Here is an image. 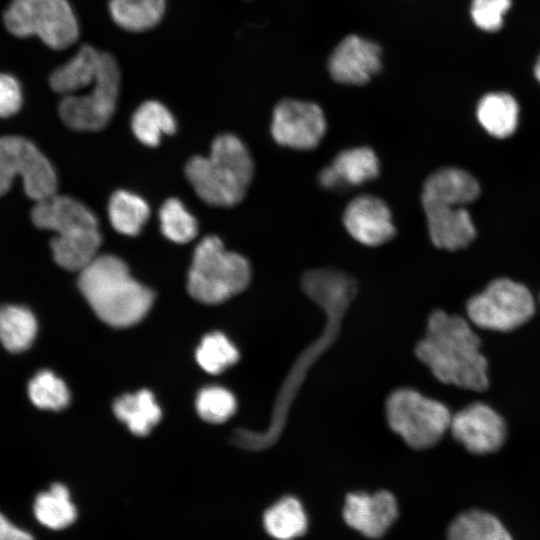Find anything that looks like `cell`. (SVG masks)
<instances>
[{
    "mask_svg": "<svg viewBox=\"0 0 540 540\" xmlns=\"http://www.w3.org/2000/svg\"><path fill=\"white\" fill-rule=\"evenodd\" d=\"M166 9V0H109L113 22L128 32H144L157 26Z\"/></svg>",
    "mask_w": 540,
    "mask_h": 540,
    "instance_id": "7402d4cb",
    "label": "cell"
},
{
    "mask_svg": "<svg viewBox=\"0 0 540 540\" xmlns=\"http://www.w3.org/2000/svg\"><path fill=\"white\" fill-rule=\"evenodd\" d=\"M250 280L248 260L227 251L221 239L211 235L198 243L188 274V291L195 300L222 303L245 290Z\"/></svg>",
    "mask_w": 540,
    "mask_h": 540,
    "instance_id": "8992f818",
    "label": "cell"
},
{
    "mask_svg": "<svg viewBox=\"0 0 540 540\" xmlns=\"http://www.w3.org/2000/svg\"><path fill=\"white\" fill-rule=\"evenodd\" d=\"M16 177L22 178L25 193L36 202L56 194L57 175L43 153L23 137H0V196Z\"/></svg>",
    "mask_w": 540,
    "mask_h": 540,
    "instance_id": "8fae6325",
    "label": "cell"
},
{
    "mask_svg": "<svg viewBox=\"0 0 540 540\" xmlns=\"http://www.w3.org/2000/svg\"><path fill=\"white\" fill-rule=\"evenodd\" d=\"M31 218L38 228L56 233L51 250L62 268L80 272L98 255L102 242L98 220L81 202L54 194L36 202Z\"/></svg>",
    "mask_w": 540,
    "mask_h": 540,
    "instance_id": "277c9868",
    "label": "cell"
},
{
    "mask_svg": "<svg viewBox=\"0 0 540 540\" xmlns=\"http://www.w3.org/2000/svg\"><path fill=\"white\" fill-rule=\"evenodd\" d=\"M301 289L326 315L323 334L299 354L276 397L269 427L263 432L237 429L232 442L240 448L262 450L271 447L285 428L290 407L308 369L331 346L340 331L343 316L358 290L357 281L333 267L306 271Z\"/></svg>",
    "mask_w": 540,
    "mask_h": 540,
    "instance_id": "6da1fadb",
    "label": "cell"
},
{
    "mask_svg": "<svg viewBox=\"0 0 540 540\" xmlns=\"http://www.w3.org/2000/svg\"><path fill=\"white\" fill-rule=\"evenodd\" d=\"M381 47L358 35H349L335 47L328 61L331 77L346 85H363L382 67Z\"/></svg>",
    "mask_w": 540,
    "mask_h": 540,
    "instance_id": "9a60e30c",
    "label": "cell"
},
{
    "mask_svg": "<svg viewBox=\"0 0 540 540\" xmlns=\"http://www.w3.org/2000/svg\"><path fill=\"white\" fill-rule=\"evenodd\" d=\"M447 540H513L494 515L478 509L458 515L450 524Z\"/></svg>",
    "mask_w": 540,
    "mask_h": 540,
    "instance_id": "4316f807",
    "label": "cell"
},
{
    "mask_svg": "<svg viewBox=\"0 0 540 540\" xmlns=\"http://www.w3.org/2000/svg\"><path fill=\"white\" fill-rule=\"evenodd\" d=\"M0 540H33L28 532L12 524L0 513Z\"/></svg>",
    "mask_w": 540,
    "mask_h": 540,
    "instance_id": "d590c367",
    "label": "cell"
},
{
    "mask_svg": "<svg viewBox=\"0 0 540 540\" xmlns=\"http://www.w3.org/2000/svg\"><path fill=\"white\" fill-rule=\"evenodd\" d=\"M103 54L104 51L89 44L82 45L71 59L51 73V88L64 96L86 88L96 79Z\"/></svg>",
    "mask_w": 540,
    "mask_h": 540,
    "instance_id": "ffe728a7",
    "label": "cell"
},
{
    "mask_svg": "<svg viewBox=\"0 0 540 540\" xmlns=\"http://www.w3.org/2000/svg\"><path fill=\"white\" fill-rule=\"evenodd\" d=\"M185 172L204 202L231 207L244 198L253 178L254 165L242 140L226 133L214 139L208 156L191 158Z\"/></svg>",
    "mask_w": 540,
    "mask_h": 540,
    "instance_id": "5b68a950",
    "label": "cell"
},
{
    "mask_svg": "<svg viewBox=\"0 0 540 540\" xmlns=\"http://www.w3.org/2000/svg\"><path fill=\"white\" fill-rule=\"evenodd\" d=\"M327 130L322 108L311 101L283 99L272 113L270 126L274 141L294 150L316 148Z\"/></svg>",
    "mask_w": 540,
    "mask_h": 540,
    "instance_id": "7c38bea8",
    "label": "cell"
},
{
    "mask_svg": "<svg viewBox=\"0 0 540 540\" xmlns=\"http://www.w3.org/2000/svg\"><path fill=\"white\" fill-rule=\"evenodd\" d=\"M78 286L95 314L118 328L141 321L154 300L152 291L136 281L125 262L113 255H97L80 271Z\"/></svg>",
    "mask_w": 540,
    "mask_h": 540,
    "instance_id": "3957f363",
    "label": "cell"
},
{
    "mask_svg": "<svg viewBox=\"0 0 540 540\" xmlns=\"http://www.w3.org/2000/svg\"><path fill=\"white\" fill-rule=\"evenodd\" d=\"M113 410L117 418L138 436L149 434L161 419L160 407L148 390L123 395L115 400Z\"/></svg>",
    "mask_w": 540,
    "mask_h": 540,
    "instance_id": "cb8c5ba5",
    "label": "cell"
},
{
    "mask_svg": "<svg viewBox=\"0 0 540 540\" xmlns=\"http://www.w3.org/2000/svg\"><path fill=\"white\" fill-rule=\"evenodd\" d=\"M534 74H535L536 79L540 82V55L534 67Z\"/></svg>",
    "mask_w": 540,
    "mask_h": 540,
    "instance_id": "8d00e7d4",
    "label": "cell"
},
{
    "mask_svg": "<svg viewBox=\"0 0 540 540\" xmlns=\"http://www.w3.org/2000/svg\"><path fill=\"white\" fill-rule=\"evenodd\" d=\"M380 161L368 146L353 147L339 152L329 166L318 174L319 184L328 190L355 187L376 179Z\"/></svg>",
    "mask_w": 540,
    "mask_h": 540,
    "instance_id": "e0dca14e",
    "label": "cell"
},
{
    "mask_svg": "<svg viewBox=\"0 0 540 540\" xmlns=\"http://www.w3.org/2000/svg\"><path fill=\"white\" fill-rule=\"evenodd\" d=\"M267 533L277 540H292L307 530V515L301 502L294 496H284L263 515Z\"/></svg>",
    "mask_w": 540,
    "mask_h": 540,
    "instance_id": "d4e9b609",
    "label": "cell"
},
{
    "mask_svg": "<svg viewBox=\"0 0 540 540\" xmlns=\"http://www.w3.org/2000/svg\"><path fill=\"white\" fill-rule=\"evenodd\" d=\"M4 22L11 34L36 35L55 50L71 46L79 37V24L67 0H12Z\"/></svg>",
    "mask_w": 540,
    "mask_h": 540,
    "instance_id": "ba28073f",
    "label": "cell"
},
{
    "mask_svg": "<svg viewBox=\"0 0 540 540\" xmlns=\"http://www.w3.org/2000/svg\"><path fill=\"white\" fill-rule=\"evenodd\" d=\"M534 312L535 302L527 287L508 278L491 281L467 303V315L475 326L501 332L523 325Z\"/></svg>",
    "mask_w": 540,
    "mask_h": 540,
    "instance_id": "30bf717a",
    "label": "cell"
},
{
    "mask_svg": "<svg viewBox=\"0 0 540 540\" xmlns=\"http://www.w3.org/2000/svg\"><path fill=\"white\" fill-rule=\"evenodd\" d=\"M430 239L440 249L455 251L468 246L476 236L470 213L464 206H423Z\"/></svg>",
    "mask_w": 540,
    "mask_h": 540,
    "instance_id": "ac0fdd59",
    "label": "cell"
},
{
    "mask_svg": "<svg viewBox=\"0 0 540 540\" xmlns=\"http://www.w3.org/2000/svg\"><path fill=\"white\" fill-rule=\"evenodd\" d=\"M199 416L206 422L219 424L228 420L236 411L234 395L219 386L203 388L196 399Z\"/></svg>",
    "mask_w": 540,
    "mask_h": 540,
    "instance_id": "d6a6232c",
    "label": "cell"
},
{
    "mask_svg": "<svg viewBox=\"0 0 540 540\" xmlns=\"http://www.w3.org/2000/svg\"><path fill=\"white\" fill-rule=\"evenodd\" d=\"M28 395L36 407L44 410L64 409L70 401L64 381L49 370H41L34 375L28 384Z\"/></svg>",
    "mask_w": 540,
    "mask_h": 540,
    "instance_id": "f546056e",
    "label": "cell"
},
{
    "mask_svg": "<svg viewBox=\"0 0 540 540\" xmlns=\"http://www.w3.org/2000/svg\"><path fill=\"white\" fill-rule=\"evenodd\" d=\"M476 115L481 126L490 135L506 138L512 135L517 128L519 107L510 94L493 92L480 99Z\"/></svg>",
    "mask_w": 540,
    "mask_h": 540,
    "instance_id": "44dd1931",
    "label": "cell"
},
{
    "mask_svg": "<svg viewBox=\"0 0 540 540\" xmlns=\"http://www.w3.org/2000/svg\"><path fill=\"white\" fill-rule=\"evenodd\" d=\"M22 92L19 82L11 75L0 73V117H9L20 109Z\"/></svg>",
    "mask_w": 540,
    "mask_h": 540,
    "instance_id": "e575fe53",
    "label": "cell"
},
{
    "mask_svg": "<svg viewBox=\"0 0 540 540\" xmlns=\"http://www.w3.org/2000/svg\"><path fill=\"white\" fill-rule=\"evenodd\" d=\"M37 330V320L27 307L0 306V342L9 352L19 353L30 348Z\"/></svg>",
    "mask_w": 540,
    "mask_h": 540,
    "instance_id": "603a6c76",
    "label": "cell"
},
{
    "mask_svg": "<svg viewBox=\"0 0 540 540\" xmlns=\"http://www.w3.org/2000/svg\"><path fill=\"white\" fill-rule=\"evenodd\" d=\"M390 428L414 449L437 444L449 430L452 414L441 402L411 388L392 391L386 400Z\"/></svg>",
    "mask_w": 540,
    "mask_h": 540,
    "instance_id": "52a82bcc",
    "label": "cell"
},
{
    "mask_svg": "<svg viewBox=\"0 0 540 540\" xmlns=\"http://www.w3.org/2000/svg\"><path fill=\"white\" fill-rule=\"evenodd\" d=\"M131 127L141 143L155 147L160 143L162 136L173 134L177 125L173 114L164 104L148 100L135 110Z\"/></svg>",
    "mask_w": 540,
    "mask_h": 540,
    "instance_id": "484cf974",
    "label": "cell"
},
{
    "mask_svg": "<svg viewBox=\"0 0 540 540\" xmlns=\"http://www.w3.org/2000/svg\"><path fill=\"white\" fill-rule=\"evenodd\" d=\"M511 0H472L470 14L474 24L483 31L495 32L503 25Z\"/></svg>",
    "mask_w": 540,
    "mask_h": 540,
    "instance_id": "836d02e7",
    "label": "cell"
},
{
    "mask_svg": "<svg viewBox=\"0 0 540 540\" xmlns=\"http://www.w3.org/2000/svg\"><path fill=\"white\" fill-rule=\"evenodd\" d=\"M450 431L474 454L495 452L506 439V424L501 415L484 403H473L452 415Z\"/></svg>",
    "mask_w": 540,
    "mask_h": 540,
    "instance_id": "4fadbf2b",
    "label": "cell"
},
{
    "mask_svg": "<svg viewBox=\"0 0 540 540\" xmlns=\"http://www.w3.org/2000/svg\"><path fill=\"white\" fill-rule=\"evenodd\" d=\"M480 346L479 337L463 317L435 310L415 354L440 382L484 391L489 385L488 364Z\"/></svg>",
    "mask_w": 540,
    "mask_h": 540,
    "instance_id": "7a4b0ae2",
    "label": "cell"
},
{
    "mask_svg": "<svg viewBox=\"0 0 540 540\" xmlns=\"http://www.w3.org/2000/svg\"><path fill=\"white\" fill-rule=\"evenodd\" d=\"M397 516V501L386 490L373 494L350 493L343 507V518L347 525L372 539L382 537Z\"/></svg>",
    "mask_w": 540,
    "mask_h": 540,
    "instance_id": "2e32d148",
    "label": "cell"
},
{
    "mask_svg": "<svg viewBox=\"0 0 540 540\" xmlns=\"http://www.w3.org/2000/svg\"><path fill=\"white\" fill-rule=\"evenodd\" d=\"M33 510L42 525L55 530L68 527L77 517L69 490L61 483H55L48 491L38 494Z\"/></svg>",
    "mask_w": 540,
    "mask_h": 540,
    "instance_id": "f1b7e54d",
    "label": "cell"
},
{
    "mask_svg": "<svg viewBox=\"0 0 540 540\" xmlns=\"http://www.w3.org/2000/svg\"><path fill=\"white\" fill-rule=\"evenodd\" d=\"M150 208L140 196L126 191H115L110 197L108 215L113 228L124 235L135 236L140 233L147 219Z\"/></svg>",
    "mask_w": 540,
    "mask_h": 540,
    "instance_id": "83f0119b",
    "label": "cell"
},
{
    "mask_svg": "<svg viewBox=\"0 0 540 540\" xmlns=\"http://www.w3.org/2000/svg\"><path fill=\"white\" fill-rule=\"evenodd\" d=\"M196 359L206 372L219 374L237 362L239 352L224 334L213 332L203 337Z\"/></svg>",
    "mask_w": 540,
    "mask_h": 540,
    "instance_id": "4dcf8cb0",
    "label": "cell"
},
{
    "mask_svg": "<svg viewBox=\"0 0 540 540\" xmlns=\"http://www.w3.org/2000/svg\"><path fill=\"white\" fill-rule=\"evenodd\" d=\"M342 221L349 235L365 246H381L396 235L389 206L374 195L363 194L352 199L343 212Z\"/></svg>",
    "mask_w": 540,
    "mask_h": 540,
    "instance_id": "5bb4252c",
    "label": "cell"
},
{
    "mask_svg": "<svg viewBox=\"0 0 540 540\" xmlns=\"http://www.w3.org/2000/svg\"><path fill=\"white\" fill-rule=\"evenodd\" d=\"M159 220L163 235L172 242L187 243L197 235L196 219L178 199L170 198L163 203Z\"/></svg>",
    "mask_w": 540,
    "mask_h": 540,
    "instance_id": "1f68e13d",
    "label": "cell"
},
{
    "mask_svg": "<svg viewBox=\"0 0 540 540\" xmlns=\"http://www.w3.org/2000/svg\"><path fill=\"white\" fill-rule=\"evenodd\" d=\"M480 194L477 180L467 171L456 167L436 170L425 180L421 193L422 206H465Z\"/></svg>",
    "mask_w": 540,
    "mask_h": 540,
    "instance_id": "d6986e66",
    "label": "cell"
},
{
    "mask_svg": "<svg viewBox=\"0 0 540 540\" xmlns=\"http://www.w3.org/2000/svg\"><path fill=\"white\" fill-rule=\"evenodd\" d=\"M121 82L118 63L104 51L96 79L84 94L65 95L59 103L63 122L77 131H98L111 120L117 104Z\"/></svg>",
    "mask_w": 540,
    "mask_h": 540,
    "instance_id": "9c48e42d",
    "label": "cell"
}]
</instances>
